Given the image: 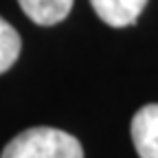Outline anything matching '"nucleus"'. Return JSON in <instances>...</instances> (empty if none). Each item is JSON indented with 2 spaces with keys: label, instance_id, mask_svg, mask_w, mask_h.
<instances>
[{
  "label": "nucleus",
  "instance_id": "obj_1",
  "mask_svg": "<svg viewBox=\"0 0 158 158\" xmlns=\"http://www.w3.org/2000/svg\"><path fill=\"white\" fill-rule=\"evenodd\" d=\"M0 158H84V149L73 134L42 125L11 138Z\"/></svg>",
  "mask_w": 158,
  "mask_h": 158
},
{
  "label": "nucleus",
  "instance_id": "obj_2",
  "mask_svg": "<svg viewBox=\"0 0 158 158\" xmlns=\"http://www.w3.org/2000/svg\"><path fill=\"white\" fill-rule=\"evenodd\" d=\"M132 143L141 158H158V103H147L132 118Z\"/></svg>",
  "mask_w": 158,
  "mask_h": 158
},
{
  "label": "nucleus",
  "instance_id": "obj_3",
  "mask_svg": "<svg viewBox=\"0 0 158 158\" xmlns=\"http://www.w3.org/2000/svg\"><path fill=\"white\" fill-rule=\"evenodd\" d=\"M90 5L108 27L125 29L136 24L147 0H90Z\"/></svg>",
  "mask_w": 158,
  "mask_h": 158
},
{
  "label": "nucleus",
  "instance_id": "obj_4",
  "mask_svg": "<svg viewBox=\"0 0 158 158\" xmlns=\"http://www.w3.org/2000/svg\"><path fill=\"white\" fill-rule=\"evenodd\" d=\"M22 11L40 27H53L66 20L73 9V0H18Z\"/></svg>",
  "mask_w": 158,
  "mask_h": 158
},
{
  "label": "nucleus",
  "instance_id": "obj_5",
  "mask_svg": "<svg viewBox=\"0 0 158 158\" xmlns=\"http://www.w3.org/2000/svg\"><path fill=\"white\" fill-rule=\"evenodd\" d=\"M20 48H22V42H20L18 31L5 18H0V75L7 73L15 64Z\"/></svg>",
  "mask_w": 158,
  "mask_h": 158
}]
</instances>
